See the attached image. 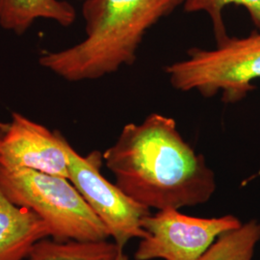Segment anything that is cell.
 Segmentation results:
<instances>
[{
  "instance_id": "obj_1",
  "label": "cell",
  "mask_w": 260,
  "mask_h": 260,
  "mask_svg": "<svg viewBox=\"0 0 260 260\" xmlns=\"http://www.w3.org/2000/svg\"><path fill=\"white\" fill-rule=\"evenodd\" d=\"M103 156L115 184L149 209L204 205L216 191L205 156L183 139L173 118L159 113L125 124Z\"/></svg>"
},
{
  "instance_id": "obj_2",
  "label": "cell",
  "mask_w": 260,
  "mask_h": 260,
  "mask_svg": "<svg viewBox=\"0 0 260 260\" xmlns=\"http://www.w3.org/2000/svg\"><path fill=\"white\" fill-rule=\"evenodd\" d=\"M184 0H85L86 37L73 47L47 52L39 64L69 82L95 80L131 66L150 28Z\"/></svg>"
},
{
  "instance_id": "obj_3",
  "label": "cell",
  "mask_w": 260,
  "mask_h": 260,
  "mask_svg": "<svg viewBox=\"0 0 260 260\" xmlns=\"http://www.w3.org/2000/svg\"><path fill=\"white\" fill-rule=\"evenodd\" d=\"M0 189L14 205L41 217L56 241L99 242L110 237L106 226L68 178L0 166Z\"/></svg>"
},
{
  "instance_id": "obj_4",
  "label": "cell",
  "mask_w": 260,
  "mask_h": 260,
  "mask_svg": "<svg viewBox=\"0 0 260 260\" xmlns=\"http://www.w3.org/2000/svg\"><path fill=\"white\" fill-rule=\"evenodd\" d=\"M164 71L179 92L208 99L220 93L223 103L239 102L260 78V31L241 39L229 37L211 49L190 48L186 58Z\"/></svg>"
},
{
  "instance_id": "obj_5",
  "label": "cell",
  "mask_w": 260,
  "mask_h": 260,
  "mask_svg": "<svg viewBox=\"0 0 260 260\" xmlns=\"http://www.w3.org/2000/svg\"><path fill=\"white\" fill-rule=\"evenodd\" d=\"M68 153L70 181L106 226L114 243L123 250L131 239L147 237L149 233L143 229L142 222L151 214L150 209L103 177V153L94 150L82 156L70 144Z\"/></svg>"
},
{
  "instance_id": "obj_6",
  "label": "cell",
  "mask_w": 260,
  "mask_h": 260,
  "mask_svg": "<svg viewBox=\"0 0 260 260\" xmlns=\"http://www.w3.org/2000/svg\"><path fill=\"white\" fill-rule=\"evenodd\" d=\"M233 215L198 218L176 208L158 210L142 222L149 235L141 239L135 260H197L222 234L241 225Z\"/></svg>"
},
{
  "instance_id": "obj_7",
  "label": "cell",
  "mask_w": 260,
  "mask_h": 260,
  "mask_svg": "<svg viewBox=\"0 0 260 260\" xmlns=\"http://www.w3.org/2000/svg\"><path fill=\"white\" fill-rule=\"evenodd\" d=\"M69 144L59 131H51L14 112L0 139V166L69 179Z\"/></svg>"
},
{
  "instance_id": "obj_8",
  "label": "cell",
  "mask_w": 260,
  "mask_h": 260,
  "mask_svg": "<svg viewBox=\"0 0 260 260\" xmlns=\"http://www.w3.org/2000/svg\"><path fill=\"white\" fill-rule=\"evenodd\" d=\"M49 237L41 217L14 205L0 189V260L27 259L38 242Z\"/></svg>"
},
{
  "instance_id": "obj_9",
  "label": "cell",
  "mask_w": 260,
  "mask_h": 260,
  "mask_svg": "<svg viewBox=\"0 0 260 260\" xmlns=\"http://www.w3.org/2000/svg\"><path fill=\"white\" fill-rule=\"evenodd\" d=\"M75 7L66 0H0V26L22 35L39 19L69 27L75 22Z\"/></svg>"
},
{
  "instance_id": "obj_10",
  "label": "cell",
  "mask_w": 260,
  "mask_h": 260,
  "mask_svg": "<svg viewBox=\"0 0 260 260\" xmlns=\"http://www.w3.org/2000/svg\"><path fill=\"white\" fill-rule=\"evenodd\" d=\"M121 250L107 240L61 242L46 238L38 242L26 260H117Z\"/></svg>"
},
{
  "instance_id": "obj_11",
  "label": "cell",
  "mask_w": 260,
  "mask_h": 260,
  "mask_svg": "<svg viewBox=\"0 0 260 260\" xmlns=\"http://www.w3.org/2000/svg\"><path fill=\"white\" fill-rule=\"evenodd\" d=\"M260 240V222L251 220L222 233L197 260H252Z\"/></svg>"
},
{
  "instance_id": "obj_12",
  "label": "cell",
  "mask_w": 260,
  "mask_h": 260,
  "mask_svg": "<svg viewBox=\"0 0 260 260\" xmlns=\"http://www.w3.org/2000/svg\"><path fill=\"white\" fill-rule=\"evenodd\" d=\"M229 5L243 6L260 31V0H184L182 6L187 13L203 12L210 18L217 45L230 37L223 18V9Z\"/></svg>"
},
{
  "instance_id": "obj_13",
  "label": "cell",
  "mask_w": 260,
  "mask_h": 260,
  "mask_svg": "<svg viewBox=\"0 0 260 260\" xmlns=\"http://www.w3.org/2000/svg\"><path fill=\"white\" fill-rule=\"evenodd\" d=\"M8 124H9V122L0 121V139L2 138V136L4 135V133L6 132L7 127H8Z\"/></svg>"
},
{
  "instance_id": "obj_14",
  "label": "cell",
  "mask_w": 260,
  "mask_h": 260,
  "mask_svg": "<svg viewBox=\"0 0 260 260\" xmlns=\"http://www.w3.org/2000/svg\"><path fill=\"white\" fill-rule=\"evenodd\" d=\"M117 260H129V258H128V256L124 253L123 250H121L120 252H119V255H118Z\"/></svg>"
}]
</instances>
